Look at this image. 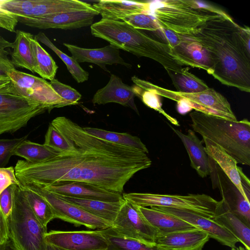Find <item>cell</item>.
Listing matches in <instances>:
<instances>
[{"label": "cell", "instance_id": "cell-12", "mask_svg": "<svg viewBox=\"0 0 250 250\" xmlns=\"http://www.w3.org/2000/svg\"><path fill=\"white\" fill-rule=\"evenodd\" d=\"M111 228L126 238L155 245L157 230L148 222L138 207L125 200L112 223Z\"/></svg>", "mask_w": 250, "mask_h": 250}, {"label": "cell", "instance_id": "cell-39", "mask_svg": "<svg viewBox=\"0 0 250 250\" xmlns=\"http://www.w3.org/2000/svg\"><path fill=\"white\" fill-rule=\"evenodd\" d=\"M49 83L56 93L64 101L63 107L76 105L81 99V94L76 89L69 85L65 84L54 79Z\"/></svg>", "mask_w": 250, "mask_h": 250}, {"label": "cell", "instance_id": "cell-33", "mask_svg": "<svg viewBox=\"0 0 250 250\" xmlns=\"http://www.w3.org/2000/svg\"><path fill=\"white\" fill-rule=\"evenodd\" d=\"M107 244V250H166L156 245H149L137 240L123 236L111 227L101 229Z\"/></svg>", "mask_w": 250, "mask_h": 250}, {"label": "cell", "instance_id": "cell-32", "mask_svg": "<svg viewBox=\"0 0 250 250\" xmlns=\"http://www.w3.org/2000/svg\"><path fill=\"white\" fill-rule=\"evenodd\" d=\"M184 67L179 72L167 70L177 91L183 93H197L205 91L209 87L202 80Z\"/></svg>", "mask_w": 250, "mask_h": 250}, {"label": "cell", "instance_id": "cell-43", "mask_svg": "<svg viewBox=\"0 0 250 250\" xmlns=\"http://www.w3.org/2000/svg\"><path fill=\"white\" fill-rule=\"evenodd\" d=\"M16 186V185L10 186L0 194V208L6 220L12 210L14 193Z\"/></svg>", "mask_w": 250, "mask_h": 250}, {"label": "cell", "instance_id": "cell-50", "mask_svg": "<svg viewBox=\"0 0 250 250\" xmlns=\"http://www.w3.org/2000/svg\"><path fill=\"white\" fill-rule=\"evenodd\" d=\"M231 250H247L244 247L242 246H239V247H235L233 248H231Z\"/></svg>", "mask_w": 250, "mask_h": 250}, {"label": "cell", "instance_id": "cell-2", "mask_svg": "<svg viewBox=\"0 0 250 250\" xmlns=\"http://www.w3.org/2000/svg\"><path fill=\"white\" fill-rule=\"evenodd\" d=\"M208 52L211 74L222 84L250 91V30L234 22L225 12L208 21L196 33L188 36Z\"/></svg>", "mask_w": 250, "mask_h": 250}, {"label": "cell", "instance_id": "cell-13", "mask_svg": "<svg viewBox=\"0 0 250 250\" xmlns=\"http://www.w3.org/2000/svg\"><path fill=\"white\" fill-rule=\"evenodd\" d=\"M160 39L169 44L177 60L183 65L203 69L211 74L212 64L208 52L190 36L176 34L160 28L157 32Z\"/></svg>", "mask_w": 250, "mask_h": 250}, {"label": "cell", "instance_id": "cell-36", "mask_svg": "<svg viewBox=\"0 0 250 250\" xmlns=\"http://www.w3.org/2000/svg\"><path fill=\"white\" fill-rule=\"evenodd\" d=\"M132 87L135 96L139 97L144 104L162 114L173 125L180 126L177 119L169 115L162 108L160 96L154 91L135 84Z\"/></svg>", "mask_w": 250, "mask_h": 250}, {"label": "cell", "instance_id": "cell-47", "mask_svg": "<svg viewBox=\"0 0 250 250\" xmlns=\"http://www.w3.org/2000/svg\"><path fill=\"white\" fill-rule=\"evenodd\" d=\"M11 84V80L7 75L0 76V91L8 88Z\"/></svg>", "mask_w": 250, "mask_h": 250}, {"label": "cell", "instance_id": "cell-16", "mask_svg": "<svg viewBox=\"0 0 250 250\" xmlns=\"http://www.w3.org/2000/svg\"><path fill=\"white\" fill-rule=\"evenodd\" d=\"M169 213L188 223L196 229L207 232L210 237L221 244L233 248L239 241L230 232L212 219L194 213L178 208L163 207H150Z\"/></svg>", "mask_w": 250, "mask_h": 250}, {"label": "cell", "instance_id": "cell-25", "mask_svg": "<svg viewBox=\"0 0 250 250\" xmlns=\"http://www.w3.org/2000/svg\"><path fill=\"white\" fill-rule=\"evenodd\" d=\"M138 208L146 219L157 230V236L196 229L180 218L153 208Z\"/></svg>", "mask_w": 250, "mask_h": 250}, {"label": "cell", "instance_id": "cell-19", "mask_svg": "<svg viewBox=\"0 0 250 250\" xmlns=\"http://www.w3.org/2000/svg\"><path fill=\"white\" fill-rule=\"evenodd\" d=\"M63 44L78 62L93 63L106 71H107L105 67L106 64H120L128 68L131 67V64L126 62L120 56V49L111 44L96 49L82 48L67 43Z\"/></svg>", "mask_w": 250, "mask_h": 250}, {"label": "cell", "instance_id": "cell-48", "mask_svg": "<svg viewBox=\"0 0 250 250\" xmlns=\"http://www.w3.org/2000/svg\"><path fill=\"white\" fill-rule=\"evenodd\" d=\"M8 241L0 243V250H8Z\"/></svg>", "mask_w": 250, "mask_h": 250}, {"label": "cell", "instance_id": "cell-7", "mask_svg": "<svg viewBox=\"0 0 250 250\" xmlns=\"http://www.w3.org/2000/svg\"><path fill=\"white\" fill-rule=\"evenodd\" d=\"M123 198L141 207H163L188 210L212 219L219 204L218 201L205 194L187 195L150 193H125Z\"/></svg>", "mask_w": 250, "mask_h": 250}, {"label": "cell", "instance_id": "cell-14", "mask_svg": "<svg viewBox=\"0 0 250 250\" xmlns=\"http://www.w3.org/2000/svg\"><path fill=\"white\" fill-rule=\"evenodd\" d=\"M47 244L63 250H107L108 244L101 229L51 230L45 235Z\"/></svg>", "mask_w": 250, "mask_h": 250}, {"label": "cell", "instance_id": "cell-44", "mask_svg": "<svg viewBox=\"0 0 250 250\" xmlns=\"http://www.w3.org/2000/svg\"><path fill=\"white\" fill-rule=\"evenodd\" d=\"M4 1L0 0V27L14 32L19 22L18 18L15 15L2 7L1 5Z\"/></svg>", "mask_w": 250, "mask_h": 250}, {"label": "cell", "instance_id": "cell-29", "mask_svg": "<svg viewBox=\"0 0 250 250\" xmlns=\"http://www.w3.org/2000/svg\"><path fill=\"white\" fill-rule=\"evenodd\" d=\"M83 129L87 133L97 138L148 153L146 145L137 136L127 133H119L95 127H85Z\"/></svg>", "mask_w": 250, "mask_h": 250}, {"label": "cell", "instance_id": "cell-49", "mask_svg": "<svg viewBox=\"0 0 250 250\" xmlns=\"http://www.w3.org/2000/svg\"><path fill=\"white\" fill-rule=\"evenodd\" d=\"M46 250H63L60 249H59L54 246H51L50 245L47 244V248Z\"/></svg>", "mask_w": 250, "mask_h": 250}, {"label": "cell", "instance_id": "cell-10", "mask_svg": "<svg viewBox=\"0 0 250 250\" xmlns=\"http://www.w3.org/2000/svg\"><path fill=\"white\" fill-rule=\"evenodd\" d=\"M6 75L19 95L44 105L49 112L63 107L64 101L45 80L16 69Z\"/></svg>", "mask_w": 250, "mask_h": 250}, {"label": "cell", "instance_id": "cell-8", "mask_svg": "<svg viewBox=\"0 0 250 250\" xmlns=\"http://www.w3.org/2000/svg\"><path fill=\"white\" fill-rule=\"evenodd\" d=\"M139 84L154 91L160 96L176 102L184 99L191 110L194 109L206 114L232 121H237L227 99L213 88H208L197 93H188L167 89L142 79L139 81Z\"/></svg>", "mask_w": 250, "mask_h": 250}, {"label": "cell", "instance_id": "cell-31", "mask_svg": "<svg viewBox=\"0 0 250 250\" xmlns=\"http://www.w3.org/2000/svg\"><path fill=\"white\" fill-rule=\"evenodd\" d=\"M31 44L34 59V72L44 80L52 81L55 79L58 65L34 37L31 40Z\"/></svg>", "mask_w": 250, "mask_h": 250}, {"label": "cell", "instance_id": "cell-22", "mask_svg": "<svg viewBox=\"0 0 250 250\" xmlns=\"http://www.w3.org/2000/svg\"><path fill=\"white\" fill-rule=\"evenodd\" d=\"M167 124L185 146L190 159L191 167L202 178L210 175L212 170L210 158L202 145V141L197 137L195 132L188 129L186 134H184L169 124Z\"/></svg>", "mask_w": 250, "mask_h": 250}, {"label": "cell", "instance_id": "cell-1", "mask_svg": "<svg viewBox=\"0 0 250 250\" xmlns=\"http://www.w3.org/2000/svg\"><path fill=\"white\" fill-rule=\"evenodd\" d=\"M50 124L71 148L39 163L18 160L14 169L22 185L81 182L122 194L135 174L151 165L146 153L97 138L66 117Z\"/></svg>", "mask_w": 250, "mask_h": 250}, {"label": "cell", "instance_id": "cell-42", "mask_svg": "<svg viewBox=\"0 0 250 250\" xmlns=\"http://www.w3.org/2000/svg\"><path fill=\"white\" fill-rule=\"evenodd\" d=\"M13 42H10L0 36V75H6L9 71L15 69L14 65L9 59L8 48H13Z\"/></svg>", "mask_w": 250, "mask_h": 250}, {"label": "cell", "instance_id": "cell-15", "mask_svg": "<svg viewBox=\"0 0 250 250\" xmlns=\"http://www.w3.org/2000/svg\"><path fill=\"white\" fill-rule=\"evenodd\" d=\"M99 13L94 9L54 14L47 16L18 18L19 22L39 29H74L91 25Z\"/></svg>", "mask_w": 250, "mask_h": 250}, {"label": "cell", "instance_id": "cell-3", "mask_svg": "<svg viewBox=\"0 0 250 250\" xmlns=\"http://www.w3.org/2000/svg\"><path fill=\"white\" fill-rule=\"evenodd\" d=\"M90 28L94 36L138 57L151 59L160 63L166 70L179 72L184 68L169 44L150 37L124 21L101 19L93 23Z\"/></svg>", "mask_w": 250, "mask_h": 250}, {"label": "cell", "instance_id": "cell-17", "mask_svg": "<svg viewBox=\"0 0 250 250\" xmlns=\"http://www.w3.org/2000/svg\"><path fill=\"white\" fill-rule=\"evenodd\" d=\"M53 193L76 198L115 202L124 200L122 194L81 182H67L41 186Z\"/></svg>", "mask_w": 250, "mask_h": 250}, {"label": "cell", "instance_id": "cell-5", "mask_svg": "<svg viewBox=\"0 0 250 250\" xmlns=\"http://www.w3.org/2000/svg\"><path fill=\"white\" fill-rule=\"evenodd\" d=\"M222 10L192 0H167L149 2L150 14L161 28L183 36L196 33Z\"/></svg>", "mask_w": 250, "mask_h": 250}, {"label": "cell", "instance_id": "cell-30", "mask_svg": "<svg viewBox=\"0 0 250 250\" xmlns=\"http://www.w3.org/2000/svg\"><path fill=\"white\" fill-rule=\"evenodd\" d=\"M58 154L55 150L44 144L26 140L17 147L13 155L23 158L28 162L37 164L50 159Z\"/></svg>", "mask_w": 250, "mask_h": 250}, {"label": "cell", "instance_id": "cell-20", "mask_svg": "<svg viewBox=\"0 0 250 250\" xmlns=\"http://www.w3.org/2000/svg\"><path fill=\"white\" fill-rule=\"evenodd\" d=\"M135 96L132 86L124 83L120 77L112 74L107 84L95 93L92 102L98 104L118 103L131 108L139 114L135 104Z\"/></svg>", "mask_w": 250, "mask_h": 250}, {"label": "cell", "instance_id": "cell-27", "mask_svg": "<svg viewBox=\"0 0 250 250\" xmlns=\"http://www.w3.org/2000/svg\"><path fill=\"white\" fill-rule=\"evenodd\" d=\"M57 195L90 214L104 219L112 225L125 201L124 199L118 202H110Z\"/></svg>", "mask_w": 250, "mask_h": 250}, {"label": "cell", "instance_id": "cell-34", "mask_svg": "<svg viewBox=\"0 0 250 250\" xmlns=\"http://www.w3.org/2000/svg\"><path fill=\"white\" fill-rule=\"evenodd\" d=\"M34 39L46 45L54 52L65 64L67 70L73 78L78 83L88 80L89 73L83 69L79 62L72 57H70L58 49L43 32H39L34 36Z\"/></svg>", "mask_w": 250, "mask_h": 250}, {"label": "cell", "instance_id": "cell-35", "mask_svg": "<svg viewBox=\"0 0 250 250\" xmlns=\"http://www.w3.org/2000/svg\"><path fill=\"white\" fill-rule=\"evenodd\" d=\"M35 215L44 227L56 218L54 211L48 202L41 195L20 185Z\"/></svg>", "mask_w": 250, "mask_h": 250}, {"label": "cell", "instance_id": "cell-41", "mask_svg": "<svg viewBox=\"0 0 250 250\" xmlns=\"http://www.w3.org/2000/svg\"><path fill=\"white\" fill-rule=\"evenodd\" d=\"M27 137L28 135L19 138L0 139V167H4L8 163L15 149Z\"/></svg>", "mask_w": 250, "mask_h": 250}, {"label": "cell", "instance_id": "cell-24", "mask_svg": "<svg viewBox=\"0 0 250 250\" xmlns=\"http://www.w3.org/2000/svg\"><path fill=\"white\" fill-rule=\"evenodd\" d=\"M208 155L217 164L230 182L235 186L243 196L250 200L245 193L242 184V169L237 166L236 161L229 155L220 146L202 137Z\"/></svg>", "mask_w": 250, "mask_h": 250}, {"label": "cell", "instance_id": "cell-18", "mask_svg": "<svg viewBox=\"0 0 250 250\" xmlns=\"http://www.w3.org/2000/svg\"><path fill=\"white\" fill-rule=\"evenodd\" d=\"M210 162L212 170L210 175L213 187L220 188L222 199L229 210L250 227V200L245 198L232 183L231 186H228L220 174L217 164L212 159Z\"/></svg>", "mask_w": 250, "mask_h": 250}, {"label": "cell", "instance_id": "cell-26", "mask_svg": "<svg viewBox=\"0 0 250 250\" xmlns=\"http://www.w3.org/2000/svg\"><path fill=\"white\" fill-rule=\"evenodd\" d=\"M212 220L230 232L247 250H250V226L231 212L222 199Z\"/></svg>", "mask_w": 250, "mask_h": 250}, {"label": "cell", "instance_id": "cell-6", "mask_svg": "<svg viewBox=\"0 0 250 250\" xmlns=\"http://www.w3.org/2000/svg\"><path fill=\"white\" fill-rule=\"evenodd\" d=\"M6 222L15 250H46L47 228L35 215L20 185L15 188L12 210Z\"/></svg>", "mask_w": 250, "mask_h": 250}, {"label": "cell", "instance_id": "cell-28", "mask_svg": "<svg viewBox=\"0 0 250 250\" xmlns=\"http://www.w3.org/2000/svg\"><path fill=\"white\" fill-rule=\"evenodd\" d=\"M13 42L11 62L17 67L25 68L34 72V59L31 44L33 35L28 32L17 30Z\"/></svg>", "mask_w": 250, "mask_h": 250}, {"label": "cell", "instance_id": "cell-4", "mask_svg": "<svg viewBox=\"0 0 250 250\" xmlns=\"http://www.w3.org/2000/svg\"><path fill=\"white\" fill-rule=\"evenodd\" d=\"M189 116L193 130L220 146L237 164L250 165V122L232 121L194 111Z\"/></svg>", "mask_w": 250, "mask_h": 250}, {"label": "cell", "instance_id": "cell-45", "mask_svg": "<svg viewBox=\"0 0 250 250\" xmlns=\"http://www.w3.org/2000/svg\"><path fill=\"white\" fill-rule=\"evenodd\" d=\"M12 185H21L16 177L14 168L12 167H0V194Z\"/></svg>", "mask_w": 250, "mask_h": 250}, {"label": "cell", "instance_id": "cell-38", "mask_svg": "<svg viewBox=\"0 0 250 250\" xmlns=\"http://www.w3.org/2000/svg\"><path fill=\"white\" fill-rule=\"evenodd\" d=\"M35 0H5L2 7L18 18L33 17Z\"/></svg>", "mask_w": 250, "mask_h": 250}, {"label": "cell", "instance_id": "cell-21", "mask_svg": "<svg viewBox=\"0 0 250 250\" xmlns=\"http://www.w3.org/2000/svg\"><path fill=\"white\" fill-rule=\"evenodd\" d=\"M209 238L207 232L195 229L158 236L155 242L166 250H203Z\"/></svg>", "mask_w": 250, "mask_h": 250}, {"label": "cell", "instance_id": "cell-46", "mask_svg": "<svg viewBox=\"0 0 250 250\" xmlns=\"http://www.w3.org/2000/svg\"><path fill=\"white\" fill-rule=\"evenodd\" d=\"M8 231L6 220L0 208V243L8 242Z\"/></svg>", "mask_w": 250, "mask_h": 250}, {"label": "cell", "instance_id": "cell-51", "mask_svg": "<svg viewBox=\"0 0 250 250\" xmlns=\"http://www.w3.org/2000/svg\"><path fill=\"white\" fill-rule=\"evenodd\" d=\"M4 76H5V75H4ZM0 76H2L1 75H0Z\"/></svg>", "mask_w": 250, "mask_h": 250}, {"label": "cell", "instance_id": "cell-11", "mask_svg": "<svg viewBox=\"0 0 250 250\" xmlns=\"http://www.w3.org/2000/svg\"><path fill=\"white\" fill-rule=\"evenodd\" d=\"M23 186L35 192L46 200L53 209L56 218L73 224L76 227L83 225L92 229H104L112 226L110 223L90 214L40 186L35 184Z\"/></svg>", "mask_w": 250, "mask_h": 250}, {"label": "cell", "instance_id": "cell-40", "mask_svg": "<svg viewBox=\"0 0 250 250\" xmlns=\"http://www.w3.org/2000/svg\"><path fill=\"white\" fill-rule=\"evenodd\" d=\"M44 145L52 148L58 153L69 150L71 147L60 132L51 124L45 135Z\"/></svg>", "mask_w": 250, "mask_h": 250}, {"label": "cell", "instance_id": "cell-37", "mask_svg": "<svg viewBox=\"0 0 250 250\" xmlns=\"http://www.w3.org/2000/svg\"><path fill=\"white\" fill-rule=\"evenodd\" d=\"M122 21L139 30L156 32L161 28L156 20L148 13L131 15L125 18Z\"/></svg>", "mask_w": 250, "mask_h": 250}, {"label": "cell", "instance_id": "cell-23", "mask_svg": "<svg viewBox=\"0 0 250 250\" xmlns=\"http://www.w3.org/2000/svg\"><path fill=\"white\" fill-rule=\"evenodd\" d=\"M92 7L102 17V19L121 21L131 15L148 13L149 2L121 0H101Z\"/></svg>", "mask_w": 250, "mask_h": 250}, {"label": "cell", "instance_id": "cell-9", "mask_svg": "<svg viewBox=\"0 0 250 250\" xmlns=\"http://www.w3.org/2000/svg\"><path fill=\"white\" fill-rule=\"evenodd\" d=\"M46 110L44 105L19 95L11 84L0 91V135L17 131Z\"/></svg>", "mask_w": 250, "mask_h": 250}]
</instances>
